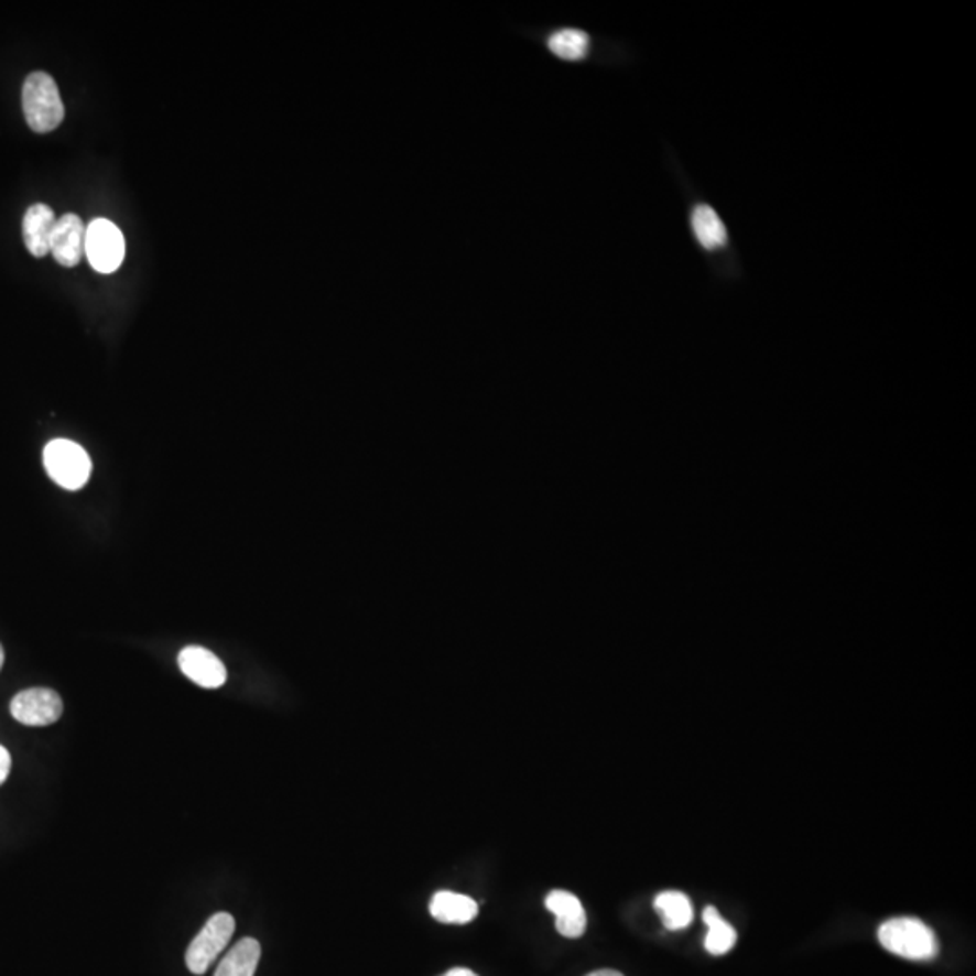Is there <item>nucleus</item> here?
Masks as SVG:
<instances>
[{"instance_id": "obj_10", "label": "nucleus", "mask_w": 976, "mask_h": 976, "mask_svg": "<svg viewBox=\"0 0 976 976\" xmlns=\"http://www.w3.org/2000/svg\"><path fill=\"white\" fill-rule=\"evenodd\" d=\"M546 908L555 915V928L568 939H577L586 931V911L583 902L570 891L554 890L546 897Z\"/></svg>"}, {"instance_id": "obj_6", "label": "nucleus", "mask_w": 976, "mask_h": 976, "mask_svg": "<svg viewBox=\"0 0 976 976\" xmlns=\"http://www.w3.org/2000/svg\"><path fill=\"white\" fill-rule=\"evenodd\" d=\"M11 716L19 724L30 727H46L55 724L64 713V702L61 695L46 687H33L21 691L15 698L11 700Z\"/></svg>"}, {"instance_id": "obj_11", "label": "nucleus", "mask_w": 976, "mask_h": 976, "mask_svg": "<svg viewBox=\"0 0 976 976\" xmlns=\"http://www.w3.org/2000/svg\"><path fill=\"white\" fill-rule=\"evenodd\" d=\"M431 915L445 924H467L478 917V904L456 891H438L431 901Z\"/></svg>"}, {"instance_id": "obj_7", "label": "nucleus", "mask_w": 976, "mask_h": 976, "mask_svg": "<svg viewBox=\"0 0 976 976\" xmlns=\"http://www.w3.org/2000/svg\"><path fill=\"white\" fill-rule=\"evenodd\" d=\"M180 670L186 679L205 690H219L227 684V668L221 659L202 646H186L177 657Z\"/></svg>"}, {"instance_id": "obj_9", "label": "nucleus", "mask_w": 976, "mask_h": 976, "mask_svg": "<svg viewBox=\"0 0 976 976\" xmlns=\"http://www.w3.org/2000/svg\"><path fill=\"white\" fill-rule=\"evenodd\" d=\"M55 225V212L44 203H36L28 208L24 221H22V236H24L25 248L30 250L31 256L46 257L50 253L51 236H53Z\"/></svg>"}, {"instance_id": "obj_1", "label": "nucleus", "mask_w": 976, "mask_h": 976, "mask_svg": "<svg viewBox=\"0 0 976 976\" xmlns=\"http://www.w3.org/2000/svg\"><path fill=\"white\" fill-rule=\"evenodd\" d=\"M22 109L31 131L46 134L61 126L66 117V109L53 76L44 71H36L25 78L22 87Z\"/></svg>"}, {"instance_id": "obj_14", "label": "nucleus", "mask_w": 976, "mask_h": 976, "mask_svg": "<svg viewBox=\"0 0 976 976\" xmlns=\"http://www.w3.org/2000/svg\"><path fill=\"white\" fill-rule=\"evenodd\" d=\"M696 239L705 250H718L727 242V230L720 217L707 205H698L691 216Z\"/></svg>"}, {"instance_id": "obj_19", "label": "nucleus", "mask_w": 976, "mask_h": 976, "mask_svg": "<svg viewBox=\"0 0 976 976\" xmlns=\"http://www.w3.org/2000/svg\"><path fill=\"white\" fill-rule=\"evenodd\" d=\"M588 976H625L622 973L614 972V969H599V972L589 973Z\"/></svg>"}, {"instance_id": "obj_15", "label": "nucleus", "mask_w": 976, "mask_h": 976, "mask_svg": "<svg viewBox=\"0 0 976 976\" xmlns=\"http://www.w3.org/2000/svg\"><path fill=\"white\" fill-rule=\"evenodd\" d=\"M704 922L707 924V936H705V950L713 955H725L729 953L736 944L735 928L727 924L722 919L720 913L715 907H707L704 910Z\"/></svg>"}, {"instance_id": "obj_12", "label": "nucleus", "mask_w": 976, "mask_h": 976, "mask_svg": "<svg viewBox=\"0 0 976 976\" xmlns=\"http://www.w3.org/2000/svg\"><path fill=\"white\" fill-rule=\"evenodd\" d=\"M261 961V944L245 936L227 953L214 976H253Z\"/></svg>"}, {"instance_id": "obj_8", "label": "nucleus", "mask_w": 976, "mask_h": 976, "mask_svg": "<svg viewBox=\"0 0 976 976\" xmlns=\"http://www.w3.org/2000/svg\"><path fill=\"white\" fill-rule=\"evenodd\" d=\"M87 225L76 214H64L56 219L55 230L51 236L50 253L64 268H73L86 256Z\"/></svg>"}, {"instance_id": "obj_3", "label": "nucleus", "mask_w": 976, "mask_h": 976, "mask_svg": "<svg viewBox=\"0 0 976 976\" xmlns=\"http://www.w3.org/2000/svg\"><path fill=\"white\" fill-rule=\"evenodd\" d=\"M50 478L66 490H80L91 478L93 464L86 448L71 440H53L44 448Z\"/></svg>"}, {"instance_id": "obj_13", "label": "nucleus", "mask_w": 976, "mask_h": 976, "mask_svg": "<svg viewBox=\"0 0 976 976\" xmlns=\"http://www.w3.org/2000/svg\"><path fill=\"white\" fill-rule=\"evenodd\" d=\"M654 908L670 931L685 930L693 921V907L690 897L682 891H662L654 899Z\"/></svg>"}, {"instance_id": "obj_20", "label": "nucleus", "mask_w": 976, "mask_h": 976, "mask_svg": "<svg viewBox=\"0 0 976 976\" xmlns=\"http://www.w3.org/2000/svg\"><path fill=\"white\" fill-rule=\"evenodd\" d=\"M2 665H4V650H2V646H0V670H2Z\"/></svg>"}, {"instance_id": "obj_16", "label": "nucleus", "mask_w": 976, "mask_h": 976, "mask_svg": "<svg viewBox=\"0 0 976 976\" xmlns=\"http://www.w3.org/2000/svg\"><path fill=\"white\" fill-rule=\"evenodd\" d=\"M549 47L559 58L581 61L588 53L589 36L584 31L566 28L555 31L554 35L550 36Z\"/></svg>"}, {"instance_id": "obj_2", "label": "nucleus", "mask_w": 976, "mask_h": 976, "mask_svg": "<svg viewBox=\"0 0 976 976\" xmlns=\"http://www.w3.org/2000/svg\"><path fill=\"white\" fill-rule=\"evenodd\" d=\"M881 946L908 961H931L939 953V941L931 928L913 917H899L879 928Z\"/></svg>"}, {"instance_id": "obj_18", "label": "nucleus", "mask_w": 976, "mask_h": 976, "mask_svg": "<svg viewBox=\"0 0 976 976\" xmlns=\"http://www.w3.org/2000/svg\"><path fill=\"white\" fill-rule=\"evenodd\" d=\"M442 976H478L476 973L470 972V969H465V967H454L451 972L445 973Z\"/></svg>"}, {"instance_id": "obj_4", "label": "nucleus", "mask_w": 976, "mask_h": 976, "mask_svg": "<svg viewBox=\"0 0 976 976\" xmlns=\"http://www.w3.org/2000/svg\"><path fill=\"white\" fill-rule=\"evenodd\" d=\"M234 931H236V919L227 911L210 917L186 950L185 961L188 972L194 975H205L217 956L228 946Z\"/></svg>"}, {"instance_id": "obj_17", "label": "nucleus", "mask_w": 976, "mask_h": 976, "mask_svg": "<svg viewBox=\"0 0 976 976\" xmlns=\"http://www.w3.org/2000/svg\"><path fill=\"white\" fill-rule=\"evenodd\" d=\"M11 772V755L10 750L0 745V785L8 780Z\"/></svg>"}, {"instance_id": "obj_5", "label": "nucleus", "mask_w": 976, "mask_h": 976, "mask_svg": "<svg viewBox=\"0 0 976 976\" xmlns=\"http://www.w3.org/2000/svg\"><path fill=\"white\" fill-rule=\"evenodd\" d=\"M86 256L98 273L117 272L126 259V239L109 219H93L87 225Z\"/></svg>"}]
</instances>
